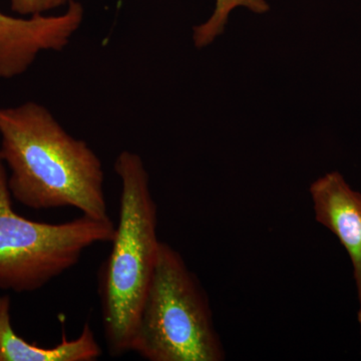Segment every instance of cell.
I'll use <instances>...</instances> for the list:
<instances>
[{"label": "cell", "instance_id": "9c48e42d", "mask_svg": "<svg viewBox=\"0 0 361 361\" xmlns=\"http://www.w3.org/2000/svg\"><path fill=\"white\" fill-rule=\"evenodd\" d=\"M71 0H11V8L20 16H32L68 4Z\"/></svg>", "mask_w": 361, "mask_h": 361}, {"label": "cell", "instance_id": "8992f818", "mask_svg": "<svg viewBox=\"0 0 361 361\" xmlns=\"http://www.w3.org/2000/svg\"><path fill=\"white\" fill-rule=\"evenodd\" d=\"M310 191L316 221L336 235L350 258L361 327V193L339 172L322 176Z\"/></svg>", "mask_w": 361, "mask_h": 361}, {"label": "cell", "instance_id": "5b68a950", "mask_svg": "<svg viewBox=\"0 0 361 361\" xmlns=\"http://www.w3.org/2000/svg\"><path fill=\"white\" fill-rule=\"evenodd\" d=\"M82 4L71 0L65 13L14 18L0 11V78H13L28 70L42 51H61L84 20Z\"/></svg>", "mask_w": 361, "mask_h": 361}, {"label": "cell", "instance_id": "3957f363", "mask_svg": "<svg viewBox=\"0 0 361 361\" xmlns=\"http://www.w3.org/2000/svg\"><path fill=\"white\" fill-rule=\"evenodd\" d=\"M132 351L149 361L225 360L203 287L179 252L163 242Z\"/></svg>", "mask_w": 361, "mask_h": 361}, {"label": "cell", "instance_id": "6da1fadb", "mask_svg": "<svg viewBox=\"0 0 361 361\" xmlns=\"http://www.w3.org/2000/svg\"><path fill=\"white\" fill-rule=\"evenodd\" d=\"M0 156L14 200L33 210L75 208L106 219L103 164L35 102L0 108Z\"/></svg>", "mask_w": 361, "mask_h": 361}, {"label": "cell", "instance_id": "ba28073f", "mask_svg": "<svg viewBox=\"0 0 361 361\" xmlns=\"http://www.w3.org/2000/svg\"><path fill=\"white\" fill-rule=\"evenodd\" d=\"M239 6L246 7L249 11L259 14L269 11L266 0H216L215 9L211 18L194 27L195 45L201 49L212 44L214 39L224 32L230 13Z\"/></svg>", "mask_w": 361, "mask_h": 361}, {"label": "cell", "instance_id": "7a4b0ae2", "mask_svg": "<svg viewBox=\"0 0 361 361\" xmlns=\"http://www.w3.org/2000/svg\"><path fill=\"white\" fill-rule=\"evenodd\" d=\"M116 174L122 191L118 223L108 258L99 275L102 323L109 353L118 357L132 351L137 318L158 260V211L141 157L123 151Z\"/></svg>", "mask_w": 361, "mask_h": 361}, {"label": "cell", "instance_id": "52a82bcc", "mask_svg": "<svg viewBox=\"0 0 361 361\" xmlns=\"http://www.w3.org/2000/svg\"><path fill=\"white\" fill-rule=\"evenodd\" d=\"M11 310V297L0 296V361H94L103 355L89 322L77 338L68 341L63 334L58 345L40 348L14 331Z\"/></svg>", "mask_w": 361, "mask_h": 361}, {"label": "cell", "instance_id": "277c9868", "mask_svg": "<svg viewBox=\"0 0 361 361\" xmlns=\"http://www.w3.org/2000/svg\"><path fill=\"white\" fill-rule=\"evenodd\" d=\"M116 225L110 219L82 215L59 224L18 215L0 156V289L30 293L71 270L82 254L99 243H111Z\"/></svg>", "mask_w": 361, "mask_h": 361}]
</instances>
